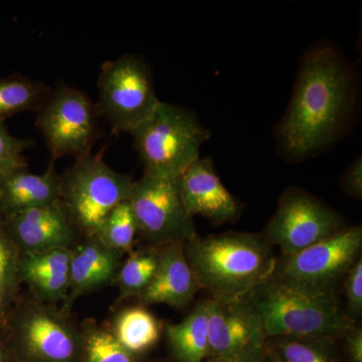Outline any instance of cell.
<instances>
[{"label":"cell","instance_id":"cell-15","mask_svg":"<svg viewBox=\"0 0 362 362\" xmlns=\"http://www.w3.org/2000/svg\"><path fill=\"white\" fill-rule=\"evenodd\" d=\"M201 289L188 265L183 244L158 247V265L147 289L138 298L143 306L165 304L182 309L194 301Z\"/></svg>","mask_w":362,"mask_h":362},{"label":"cell","instance_id":"cell-26","mask_svg":"<svg viewBox=\"0 0 362 362\" xmlns=\"http://www.w3.org/2000/svg\"><path fill=\"white\" fill-rule=\"evenodd\" d=\"M137 225L129 202L126 201L114 209L105 221L97 239L109 249L119 254L131 252L134 246Z\"/></svg>","mask_w":362,"mask_h":362},{"label":"cell","instance_id":"cell-30","mask_svg":"<svg viewBox=\"0 0 362 362\" xmlns=\"http://www.w3.org/2000/svg\"><path fill=\"white\" fill-rule=\"evenodd\" d=\"M347 362H362V328L356 326L343 335Z\"/></svg>","mask_w":362,"mask_h":362},{"label":"cell","instance_id":"cell-24","mask_svg":"<svg viewBox=\"0 0 362 362\" xmlns=\"http://www.w3.org/2000/svg\"><path fill=\"white\" fill-rule=\"evenodd\" d=\"M20 251L9 237L2 216H0V327L7 314L18 300Z\"/></svg>","mask_w":362,"mask_h":362},{"label":"cell","instance_id":"cell-28","mask_svg":"<svg viewBox=\"0 0 362 362\" xmlns=\"http://www.w3.org/2000/svg\"><path fill=\"white\" fill-rule=\"evenodd\" d=\"M341 285L346 299L347 315L356 321L362 315V259L354 264L343 278Z\"/></svg>","mask_w":362,"mask_h":362},{"label":"cell","instance_id":"cell-4","mask_svg":"<svg viewBox=\"0 0 362 362\" xmlns=\"http://www.w3.org/2000/svg\"><path fill=\"white\" fill-rule=\"evenodd\" d=\"M57 305L16 300L2 326L13 362H83V337Z\"/></svg>","mask_w":362,"mask_h":362},{"label":"cell","instance_id":"cell-20","mask_svg":"<svg viewBox=\"0 0 362 362\" xmlns=\"http://www.w3.org/2000/svg\"><path fill=\"white\" fill-rule=\"evenodd\" d=\"M52 87L21 74L0 78V121L23 112H37L51 93Z\"/></svg>","mask_w":362,"mask_h":362},{"label":"cell","instance_id":"cell-16","mask_svg":"<svg viewBox=\"0 0 362 362\" xmlns=\"http://www.w3.org/2000/svg\"><path fill=\"white\" fill-rule=\"evenodd\" d=\"M122 255L104 246L97 238L77 243L71 247L70 288L62 309L70 312L78 298L114 282Z\"/></svg>","mask_w":362,"mask_h":362},{"label":"cell","instance_id":"cell-31","mask_svg":"<svg viewBox=\"0 0 362 362\" xmlns=\"http://www.w3.org/2000/svg\"><path fill=\"white\" fill-rule=\"evenodd\" d=\"M0 362H13L1 327H0Z\"/></svg>","mask_w":362,"mask_h":362},{"label":"cell","instance_id":"cell-17","mask_svg":"<svg viewBox=\"0 0 362 362\" xmlns=\"http://www.w3.org/2000/svg\"><path fill=\"white\" fill-rule=\"evenodd\" d=\"M61 201V175L52 160L47 170L35 175L28 166L8 173L0 180V216L47 206Z\"/></svg>","mask_w":362,"mask_h":362},{"label":"cell","instance_id":"cell-32","mask_svg":"<svg viewBox=\"0 0 362 362\" xmlns=\"http://www.w3.org/2000/svg\"><path fill=\"white\" fill-rule=\"evenodd\" d=\"M261 362H277L275 361V359L273 358L271 356H269L268 354H266V356L264 357L263 361Z\"/></svg>","mask_w":362,"mask_h":362},{"label":"cell","instance_id":"cell-27","mask_svg":"<svg viewBox=\"0 0 362 362\" xmlns=\"http://www.w3.org/2000/svg\"><path fill=\"white\" fill-rule=\"evenodd\" d=\"M35 144L33 139H23L11 135L6 122L0 121V177L16 169L26 168L23 151Z\"/></svg>","mask_w":362,"mask_h":362},{"label":"cell","instance_id":"cell-6","mask_svg":"<svg viewBox=\"0 0 362 362\" xmlns=\"http://www.w3.org/2000/svg\"><path fill=\"white\" fill-rule=\"evenodd\" d=\"M133 180L117 173L104 161L103 154H88L61 175V202L78 232L87 239L97 238L109 214L129 199Z\"/></svg>","mask_w":362,"mask_h":362},{"label":"cell","instance_id":"cell-7","mask_svg":"<svg viewBox=\"0 0 362 362\" xmlns=\"http://www.w3.org/2000/svg\"><path fill=\"white\" fill-rule=\"evenodd\" d=\"M160 102L150 66L139 54H124L102 65L95 107L113 134H130L153 114Z\"/></svg>","mask_w":362,"mask_h":362},{"label":"cell","instance_id":"cell-25","mask_svg":"<svg viewBox=\"0 0 362 362\" xmlns=\"http://www.w3.org/2000/svg\"><path fill=\"white\" fill-rule=\"evenodd\" d=\"M71 249L37 252H21L18 261L21 283H30L49 276L70 273Z\"/></svg>","mask_w":362,"mask_h":362},{"label":"cell","instance_id":"cell-14","mask_svg":"<svg viewBox=\"0 0 362 362\" xmlns=\"http://www.w3.org/2000/svg\"><path fill=\"white\" fill-rule=\"evenodd\" d=\"M181 199L190 216H201L214 226L237 220L240 206L214 170L211 158L199 157L180 177Z\"/></svg>","mask_w":362,"mask_h":362},{"label":"cell","instance_id":"cell-21","mask_svg":"<svg viewBox=\"0 0 362 362\" xmlns=\"http://www.w3.org/2000/svg\"><path fill=\"white\" fill-rule=\"evenodd\" d=\"M337 339L318 337H269L267 354L277 362H341Z\"/></svg>","mask_w":362,"mask_h":362},{"label":"cell","instance_id":"cell-18","mask_svg":"<svg viewBox=\"0 0 362 362\" xmlns=\"http://www.w3.org/2000/svg\"><path fill=\"white\" fill-rule=\"evenodd\" d=\"M175 362H204L209 356V299L199 302L182 321L164 328Z\"/></svg>","mask_w":362,"mask_h":362},{"label":"cell","instance_id":"cell-3","mask_svg":"<svg viewBox=\"0 0 362 362\" xmlns=\"http://www.w3.org/2000/svg\"><path fill=\"white\" fill-rule=\"evenodd\" d=\"M247 299L258 311L269 337L341 339L356 327L337 295L318 294L268 280Z\"/></svg>","mask_w":362,"mask_h":362},{"label":"cell","instance_id":"cell-19","mask_svg":"<svg viewBox=\"0 0 362 362\" xmlns=\"http://www.w3.org/2000/svg\"><path fill=\"white\" fill-rule=\"evenodd\" d=\"M109 328L124 349L140 358L156 346L161 337L158 319L143 305L122 309Z\"/></svg>","mask_w":362,"mask_h":362},{"label":"cell","instance_id":"cell-1","mask_svg":"<svg viewBox=\"0 0 362 362\" xmlns=\"http://www.w3.org/2000/svg\"><path fill=\"white\" fill-rule=\"evenodd\" d=\"M356 102L351 69L331 45L305 54L294 92L278 129L280 149L292 160L315 156L341 135Z\"/></svg>","mask_w":362,"mask_h":362},{"label":"cell","instance_id":"cell-8","mask_svg":"<svg viewBox=\"0 0 362 362\" xmlns=\"http://www.w3.org/2000/svg\"><path fill=\"white\" fill-rule=\"evenodd\" d=\"M362 228L346 226L290 256H281L269 280L318 294L337 295L338 286L361 258Z\"/></svg>","mask_w":362,"mask_h":362},{"label":"cell","instance_id":"cell-23","mask_svg":"<svg viewBox=\"0 0 362 362\" xmlns=\"http://www.w3.org/2000/svg\"><path fill=\"white\" fill-rule=\"evenodd\" d=\"M83 362H140V357L124 349L110 328L86 320L82 327Z\"/></svg>","mask_w":362,"mask_h":362},{"label":"cell","instance_id":"cell-22","mask_svg":"<svg viewBox=\"0 0 362 362\" xmlns=\"http://www.w3.org/2000/svg\"><path fill=\"white\" fill-rule=\"evenodd\" d=\"M158 265V247H148L131 252L117 272L114 282L120 292V299L141 296L147 289Z\"/></svg>","mask_w":362,"mask_h":362},{"label":"cell","instance_id":"cell-5","mask_svg":"<svg viewBox=\"0 0 362 362\" xmlns=\"http://www.w3.org/2000/svg\"><path fill=\"white\" fill-rule=\"evenodd\" d=\"M130 135L144 165V175L180 178L201 157L202 144L211 133L194 112L161 101Z\"/></svg>","mask_w":362,"mask_h":362},{"label":"cell","instance_id":"cell-10","mask_svg":"<svg viewBox=\"0 0 362 362\" xmlns=\"http://www.w3.org/2000/svg\"><path fill=\"white\" fill-rule=\"evenodd\" d=\"M137 230L149 247L185 244L197 237L181 199L180 178L143 175L133 181L129 199Z\"/></svg>","mask_w":362,"mask_h":362},{"label":"cell","instance_id":"cell-11","mask_svg":"<svg viewBox=\"0 0 362 362\" xmlns=\"http://www.w3.org/2000/svg\"><path fill=\"white\" fill-rule=\"evenodd\" d=\"M346 228L337 211L301 188H287L263 237L282 256L296 254Z\"/></svg>","mask_w":362,"mask_h":362},{"label":"cell","instance_id":"cell-2","mask_svg":"<svg viewBox=\"0 0 362 362\" xmlns=\"http://www.w3.org/2000/svg\"><path fill=\"white\" fill-rule=\"evenodd\" d=\"M183 249L201 289L218 299L249 297L271 278L278 259L273 246L258 233L197 235Z\"/></svg>","mask_w":362,"mask_h":362},{"label":"cell","instance_id":"cell-34","mask_svg":"<svg viewBox=\"0 0 362 362\" xmlns=\"http://www.w3.org/2000/svg\"><path fill=\"white\" fill-rule=\"evenodd\" d=\"M0 180H1V177H0Z\"/></svg>","mask_w":362,"mask_h":362},{"label":"cell","instance_id":"cell-13","mask_svg":"<svg viewBox=\"0 0 362 362\" xmlns=\"http://www.w3.org/2000/svg\"><path fill=\"white\" fill-rule=\"evenodd\" d=\"M2 220L20 254L71 249L80 233L61 201L2 216Z\"/></svg>","mask_w":362,"mask_h":362},{"label":"cell","instance_id":"cell-29","mask_svg":"<svg viewBox=\"0 0 362 362\" xmlns=\"http://www.w3.org/2000/svg\"><path fill=\"white\" fill-rule=\"evenodd\" d=\"M343 192L354 197L361 199L362 197V159L357 157L343 173L341 178Z\"/></svg>","mask_w":362,"mask_h":362},{"label":"cell","instance_id":"cell-9","mask_svg":"<svg viewBox=\"0 0 362 362\" xmlns=\"http://www.w3.org/2000/svg\"><path fill=\"white\" fill-rule=\"evenodd\" d=\"M35 113V126L54 161L64 156L77 159L88 156L99 139L101 131L95 104L84 92L71 86L52 88Z\"/></svg>","mask_w":362,"mask_h":362},{"label":"cell","instance_id":"cell-12","mask_svg":"<svg viewBox=\"0 0 362 362\" xmlns=\"http://www.w3.org/2000/svg\"><path fill=\"white\" fill-rule=\"evenodd\" d=\"M267 341L263 320L247 298L209 299V358L261 362Z\"/></svg>","mask_w":362,"mask_h":362},{"label":"cell","instance_id":"cell-33","mask_svg":"<svg viewBox=\"0 0 362 362\" xmlns=\"http://www.w3.org/2000/svg\"><path fill=\"white\" fill-rule=\"evenodd\" d=\"M204 362H228V361H220V359L207 358L206 361Z\"/></svg>","mask_w":362,"mask_h":362}]
</instances>
